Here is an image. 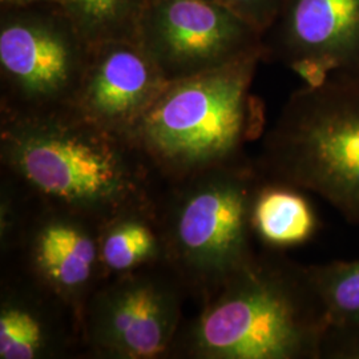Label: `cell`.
Masks as SVG:
<instances>
[{
	"label": "cell",
	"mask_w": 359,
	"mask_h": 359,
	"mask_svg": "<svg viewBox=\"0 0 359 359\" xmlns=\"http://www.w3.org/2000/svg\"><path fill=\"white\" fill-rule=\"evenodd\" d=\"M0 172L26 196L100 222L156 203L165 185L128 136L72 108L0 116Z\"/></svg>",
	"instance_id": "1"
},
{
	"label": "cell",
	"mask_w": 359,
	"mask_h": 359,
	"mask_svg": "<svg viewBox=\"0 0 359 359\" xmlns=\"http://www.w3.org/2000/svg\"><path fill=\"white\" fill-rule=\"evenodd\" d=\"M327 311L308 265L265 248L184 321L173 359H322Z\"/></svg>",
	"instance_id": "2"
},
{
	"label": "cell",
	"mask_w": 359,
	"mask_h": 359,
	"mask_svg": "<svg viewBox=\"0 0 359 359\" xmlns=\"http://www.w3.org/2000/svg\"><path fill=\"white\" fill-rule=\"evenodd\" d=\"M262 55L168 81L128 137L164 184L240 161L265 133V109L252 92Z\"/></svg>",
	"instance_id": "3"
},
{
	"label": "cell",
	"mask_w": 359,
	"mask_h": 359,
	"mask_svg": "<svg viewBox=\"0 0 359 359\" xmlns=\"http://www.w3.org/2000/svg\"><path fill=\"white\" fill-rule=\"evenodd\" d=\"M264 181L248 156L164 185L158 212L167 262L198 305L256 256L252 212Z\"/></svg>",
	"instance_id": "4"
},
{
	"label": "cell",
	"mask_w": 359,
	"mask_h": 359,
	"mask_svg": "<svg viewBox=\"0 0 359 359\" xmlns=\"http://www.w3.org/2000/svg\"><path fill=\"white\" fill-rule=\"evenodd\" d=\"M256 163L265 179L314 193L359 225V74L293 92Z\"/></svg>",
	"instance_id": "5"
},
{
	"label": "cell",
	"mask_w": 359,
	"mask_h": 359,
	"mask_svg": "<svg viewBox=\"0 0 359 359\" xmlns=\"http://www.w3.org/2000/svg\"><path fill=\"white\" fill-rule=\"evenodd\" d=\"M100 221L47 205L0 176L1 269L60 297L83 320L90 295L105 281Z\"/></svg>",
	"instance_id": "6"
},
{
	"label": "cell",
	"mask_w": 359,
	"mask_h": 359,
	"mask_svg": "<svg viewBox=\"0 0 359 359\" xmlns=\"http://www.w3.org/2000/svg\"><path fill=\"white\" fill-rule=\"evenodd\" d=\"M90 50L56 3L0 11V116L72 108Z\"/></svg>",
	"instance_id": "7"
},
{
	"label": "cell",
	"mask_w": 359,
	"mask_h": 359,
	"mask_svg": "<svg viewBox=\"0 0 359 359\" xmlns=\"http://www.w3.org/2000/svg\"><path fill=\"white\" fill-rule=\"evenodd\" d=\"M187 298L168 262L105 280L83 311L87 358L170 359Z\"/></svg>",
	"instance_id": "8"
},
{
	"label": "cell",
	"mask_w": 359,
	"mask_h": 359,
	"mask_svg": "<svg viewBox=\"0 0 359 359\" xmlns=\"http://www.w3.org/2000/svg\"><path fill=\"white\" fill-rule=\"evenodd\" d=\"M264 34L210 0H145L135 40L168 81L262 55Z\"/></svg>",
	"instance_id": "9"
},
{
	"label": "cell",
	"mask_w": 359,
	"mask_h": 359,
	"mask_svg": "<svg viewBox=\"0 0 359 359\" xmlns=\"http://www.w3.org/2000/svg\"><path fill=\"white\" fill-rule=\"evenodd\" d=\"M264 60L280 62L304 86L359 74V0H285L262 36Z\"/></svg>",
	"instance_id": "10"
},
{
	"label": "cell",
	"mask_w": 359,
	"mask_h": 359,
	"mask_svg": "<svg viewBox=\"0 0 359 359\" xmlns=\"http://www.w3.org/2000/svg\"><path fill=\"white\" fill-rule=\"evenodd\" d=\"M168 80L135 39L92 44L72 109L90 123L128 136Z\"/></svg>",
	"instance_id": "11"
},
{
	"label": "cell",
	"mask_w": 359,
	"mask_h": 359,
	"mask_svg": "<svg viewBox=\"0 0 359 359\" xmlns=\"http://www.w3.org/2000/svg\"><path fill=\"white\" fill-rule=\"evenodd\" d=\"M68 358H87L81 317L43 286L1 269L0 359Z\"/></svg>",
	"instance_id": "12"
},
{
	"label": "cell",
	"mask_w": 359,
	"mask_h": 359,
	"mask_svg": "<svg viewBox=\"0 0 359 359\" xmlns=\"http://www.w3.org/2000/svg\"><path fill=\"white\" fill-rule=\"evenodd\" d=\"M99 244L105 280L167 262L158 200L104 221Z\"/></svg>",
	"instance_id": "13"
},
{
	"label": "cell",
	"mask_w": 359,
	"mask_h": 359,
	"mask_svg": "<svg viewBox=\"0 0 359 359\" xmlns=\"http://www.w3.org/2000/svg\"><path fill=\"white\" fill-rule=\"evenodd\" d=\"M252 224L265 248L283 252L306 244L320 228L318 216L304 191L266 179L257 191Z\"/></svg>",
	"instance_id": "14"
},
{
	"label": "cell",
	"mask_w": 359,
	"mask_h": 359,
	"mask_svg": "<svg viewBox=\"0 0 359 359\" xmlns=\"http://www.w3.org/2000/svg\"><path fill=\"white\" fill-rule=\"evenodd\" d=\"M145 0H56L90 44L135 39Z\"/></svg>",
	"instance_id": "15"
},
{
	"label": "cell",
	"mask_w": 359,
	"mask_h": 359,
	"mask_svg": "<svg viewBox=\"0 0 359 359\" xmlns=\"http://www.w3.org/2000/svg\"><path fill=\"white\" fill-rule=\"evenodd\" d=\"M308 269L327 311L329 327H359V258Z\"/></svg>",
	"instance_id": "16"
},
{
	"label": "cell",
	"mask_w": 359,
	"mask_h": 359,
	"mask_svg": "<svg viewBox=\"0 0 359 359\" xmlns=\"http://www.w3.org/2000/svg\"><path fill=\"white\" fill-rule=\"evenodd\" d=\"M231 10L262 34L271 26L285 0H210Z\"/></svg>",
	"instance_id": "17"
},
{
	"label": "cell",
	"mask_w": 359,
	"mask_h": 359,
	"mask_svg": "<svg viewBox=\"0 0 359 359\" xmlns=\"http://www.w3.org/2000/svg\"><path fill=\"white\" fill-rule=\"evenodd\" d=\"M44 3H56V0H0V11L22 8V7L35 6V4H44Z\"/></svg>",
	"instance_id": "18"
}]
</instances>
